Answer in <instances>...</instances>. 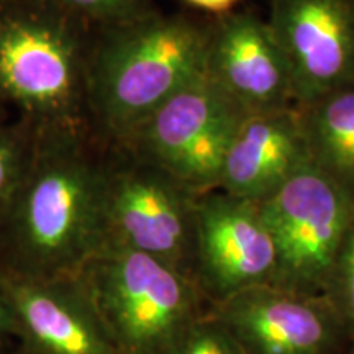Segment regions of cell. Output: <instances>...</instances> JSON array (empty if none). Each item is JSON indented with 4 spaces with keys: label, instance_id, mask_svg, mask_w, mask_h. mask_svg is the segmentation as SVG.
I'll use <instances>...</instances> for the list:
<instances>
[{
    "label": "cell",
    "instance_id": "4fadbf2b",
    "mask_svg": "<svg viewBox=\"0 0 354 354\" xmlns=\"http://www.w3.org/2000/svg\"><path fill=\"white\" fill-rule=\"evenodd\" d=\"M308 162L300 107L246 115L225 154L215 190L259 202Z\"/></svg>",
    "mask_w": 354,
    "mask_h": 354
},
{
    "label": "cell",
    "instance_id": "d6986e66",
    "mask_svg": "<svg viewBox=\"0 0 354 354\" xmlns=\"http://www.w3.org/2000/svg\"><path fill=\"white\" fill-rule=\"evenodd\" d=\"M184 2L190 7L210 13V17H218L233 12L240 0H184Z\"/></svg>",
    "mask_w": 354,
    "mask_h": 354
},
{
    "label": "cell",
    "instance_id": "8fae6325",
    "mask_svg": "<svg viewBox=\"0 0 354 354\" xmlns=\"http://www.w3.org/2000/svg\"><path fill=\"white\" fill-rule=\"evenodd\" d=\"M205 76L248 115L299 107L284 53L268 20L251 12L210 17Z\"/></svg>",
    "mask_w": 354,
    "mask_h": 354
},
{
    "label": "cell",
    "instance_id": "3957f363",
    "mask_svg": "<svg viewBox=\"0 0 354 354\" xmlns=\"http://www.w3.org/2000/svg\"><path fill=\"white\" fill-rule=\"evenodd\" d=\"M94 30L48 0L0 12V107L37 127L87 123V63Z\"/></svg>",
    "mask_w": 354,
    "mask_h": 354
},
{
    "label": "cell",
    "instance_id": "7a4b0ae2",
    "mask_svg": "<svg viewBox=\"0 0 354 354\" xmlns=\"http://www.w3.org/2000/svg\"><path fill=\"white\" fill-rule=\"evenodd\" d=\"M209 20L156 8L95 30L87 63V123L122 143L190 82L205 76Z\"/></svg>",
    "mask_w": 354,
    "mask_h": 354
},
{
    "label": "cell",
    "instance_id": "5b68a950",
    "mask_svg": "<svg viewBox=\"0 0 354 354\" xmlns=\"http://www.w3.org/2000/svg\"><path fill=\"white\" fill-rule=\"evenodd\" d=\"M197 198L196 192L162 167L123 145L109 143L107 243L153 256L194 277Z\"/></svg>",
    "mask_w": 354,
    "mask_h": 354
},
{
    "label": "cell",
    "instance_id": "2e32d148",
    "mask_svg": "<svg viewBox=\"0 0 354 354\" xmlns=\"http://www.w3.org/2000/svg\"><path fill=\"white\" fill-rule=\"evenodd\" d=\"M354 348V220L331 268L325 295Z\"/></svg>",
    "mask_w": 354,
    "mask_h": 354
},
{
    "label": "cell",
    "instance_id": "6da1fadb",
    "mask_svg": "<svg viewBox=\"0 0 354 354\" xmlns=\"http://www.w3.org/2000/svg\"><path fill=\"white\" fill-rule=\"evenodd\" d=\"M107 148L88 123L37 127L20 184L0 214V271L77 276L107 245Z\"/></svg>",
    "mask_w": 354,
    "mask_h": 354
},
{
    "label": "cell",
    "instance_id": "ba28073f",
    "mask_svg": "<svg viewBox=\"0 0 354 354\" xmlns=\"http://www.w3.org/2000/svg\"><path fill=\"white\" fill-rule=\"evenodd\" d=\"M277 248L258 202L210 190L197 198L194 279L207 302L274 284Z\"/></svg>",
    "mask_w": 354,
    "mask_h": 354
},
{
    "label": "cell",
    "instance_id": "277c9868",
    "mask_svg": "<svg viewBox=\"0 0 354 354\" xmlns=\"http://www.w3.org/2000/svg\"><path fill=\"white\" fill-rule=\"evenodd\" d=\"M81 274L118 354H169L210 308L194 277L113 243Z\"/></svg>",
    "mask_w": 354,
    "mask_h": 354
},
{
    "label": "cell",
    "instance_id": "52a82bcc",
    "mask_svg": "<svg viewBox=\"0 0 354 354\" xmlns=\"http://www.w3.org/2000/svg\"><path fill=\"white\" fill-rule=\"evenodd\" d=\"M246 112L207 76L172 95L123 140L125 148L197 196L216 189L223 158Z\"/></svg>",
    "mask_w": 354,
    "mask_h": 354
},
{
    "label": "cell",
    "instance_id": "44dd1931",
    "mask_svg": "<svg viewBox=\"0 0 354 354\" xmlns=\"http://www.w3.org/2000/svg\"><path fill=\"white\" fill-rule=\"evenodd\" d=\"M8 127V123L6 120V109L0 107V135H2L3 130Z\"/></svg>",
    "mask_w": 354,
    "mask_h": 354
},
{
    "label": "cell",
    "instance_id": "8992f818",
    "mask_svg": "<svg viewBox=\"0 0 354 354\" xmlns=\"http://www.w3.org/2000/svg\"><path fill=\"white\" fill-rule=\"evenodd\" d=\"M258 205L277 248L272 286L323 297L354 198L310 161Z\"/></svg>",
    "mask_w": 354,
    "mask_h": 354
},
{
    "label": "cell",
    "instance_id": "e0dca14e",
    "mask_svg": "<svg viewBox=\"0 0 354 354\" xmlns=\"http://www.w3.org/2000/svg\"><path fill=\"white\" fill-rule=\"evenodd\" d=\"M91 30H102L135 20L151 12L153 0H48Z\"/></svg>",
    "mask_w": 354,
    "mask_h": 354
},
{
    "label": "cell",
    "instance_id": "603a6c76",
    "mask_svg": "<svg viewBox=\"0 0 354 354\" xmlns=\"http://www.w3.org/2000/svg\"><path fill=\"white\" fill-rule=\"evenodd\" d=\"M342 354H354V348H349V349H346V351L342 353Z\"/></svg>",
    "mask_w": 354,
    "mask_h": 354
},
{
    "label": "cell",
    "instance_id": "ac0fdd59",
    "mask_svg": "<svg viewBox=\"0 0 354 354\" xmlns=\"http://www.w3.org/2000/svg\"><path fill=\"white\" fill-rule=\"evenodd\" d=\"M169 354H245L227 326L216 318L210 308L198 317Z\"/></svg>",
    "mask_w": 354,
    "mask_h": 354
},
{
    "label": "cell",
    "instance_id": "5bb4252c",
    "mask_svg": "<svg viewBox=\"0 0 354 354\" xmlns=\"http://www.w3.org/2000/svg\"><path fill=\"white\" fill-rule=\"evenodd\" d=\"M310 161L354 198V86L300 107Z\"/></svg>",
    "mask_w": 354,
    "mask_h": 354
},
{
    "label": "cell",
    "instance_id": "9c48e42d",
    "mask_svg": "<svg viewBox=\"0 0 354 354\" xmlns=\"http://www.w3.org/2000/svg\"><path fill=\"white\" fill-rule=\"evenodd\" d=\"M245 354H342L353 348L322 295L268 284L210 307Z\"/></svg>",
    "mask_w": 354,
    "mask_h": 354
},
{
    "label": "cell",
    "instance_id": "30bf717a",
    "mask_svg": "<svg viewBox=\"0 0 354 354\" xmlns=\"http://www.w3.org/2000/svg\"><path fill=\"white\" fill-rule=\"evenodd\" d=\"M299 107L354 86V0H269Z\"/></svg>",
    "mask_w": 354,
    "mask_h": 354
},
{
    "label": "cell",
    "instance_id": "9a60e30c",
    "mask_svg": "<svg viewBox=\"0 0 354 354\" xmlns=\"http://www.w3.org/2000/svg\"><path fill=\"white\" fill-rule=\"evenodd\" d=\"M37 125L19 118L0 135V214L20 184L35 140Z\"/></svg>",
    "mask_w": 354,
    "mask_h": 354
},
{
    "label": "cell",
    "instance_id": "7c38bea8",
    "mask_svg": "<svg viewBox=\"0 0 354 354\" xmlns=\"http://www.w3.org/2000/svg\"><path fill=\"white\" fill-rule=\"evenodd\" d=\"M0 276L15 323L38 354H118L82 274Z\"/></svg>",
    "mask_w": 354,
    "mask_h": 354
},
{
    "label": "cell",
    "instance_id": "7402d4cb",
    "mask_svg": "<svg viewBox=\"0 0 354 354\" xmlns=\"http://www.w3.org/2000/svg\"><path fill=\"white\" fill-rule=\"evenodd\" d=\"M20 2V0H0V12H3L6 8H8L10 6H13V3Z\"/></svg>",
    "mask_w": 354,
    "mask_h": 354
},
{
    "label": "cell",
    "instance_id": "ffe728a7",
    "mask_svg": "<svg viewBox=\"0 0 354 354\" xmlns=\"http://www.w3.org/2000/svg\"><path fill=\"white\" fill-rule=\"evenodd\" d=\"M8 323H15V318H13L10 299H8L6 284H3L2 276H0V331H2Z\"/></svg>",
    "mask_w": 354,
    "mask_h": 354
}]
</instances>
